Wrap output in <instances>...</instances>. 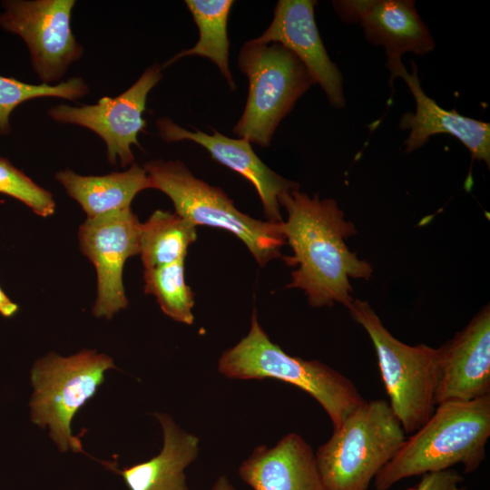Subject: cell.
I'll use <instances>...</instances> for the list:
<instances>
[{
    "label": "cell",
    "instance_id": "6da1fadb",
    "mask_svg": "<svg viewBox=\"0 0 490 490\" xmlns=\"http://www.w3.org/2000/svg\"><path fill=\"white\" fill-rule=\"evenodd\" d=\"M279 203L288 213L280 231L293 250L281 258L298 267L287 288L302 289L312 307H348L354 299L349 279H368L373 271L346 245L345 240L357 233L355 226L334 200H320L318 194L310 198L293 190L280 194Z\"/></svg>",
    "mask_w": 490,
    "mask_h": 490
},
{
    "label": "cell",
    "instance_id": "7a4b0ae2",
    "mask_svg": "<svg viewBox=\"0 0 490 490\" xmlns=\"http://www.w3.org/2000/svg\"><path fill=\"white\" fill-rule=\"evenodd\" d=\"M489 436L490 395L440 403L376 475L375 487L387 490L402 479L456 465H462L466 473H473L485 458Z\"/></svg>",
    "mask_w": 490,
    "mask_h": 490
},
{
    "label": "cell",
    "instance_id": "3957f363",
    "mask_svg": "<svg viewBox=\"0 0 490 490\" xmlns=\"http://www.w3.org/2000/svg\"><path fill=\"white\" fill-rule=\"evenodd\" d=\"M218 371L232 379L272 378L293 385L315 398L338 428L356 408L367 402L355 384L318 360L292 357L272 342L254 309L248 334L225 350Z\"/></svg>",
    "mask_w": 490,
    "mask_h": 490
},
{
    "label": "cell",
    "instance_id": "277c9868",
    "mask_svg": "<svg viewBox=\"0 0 490 490\" xmlns=\"http://www.w3.org/2000/svg\"><path fill=\"white\" fill-rule=\"evenodd\" d=\"M406 439L387 401H367L315 452L326 490H368Z\"/></svg>",
    "mask_w": 490,
    "mask_h": 490
},
{
    "label": "cell",
    "instance_id": "5b68a950",
    "mask_svg": "<svg viewBox=\"0 0 490 490\" xmlns=\"http://www.w3.org/2000/svg\"><path fill=\"white\" fill-rule=\"evenodd\" d=\"M151 188L166 194L175 213L199 225L231 232L249 249L258 264L264 267L281 258L286 240L280 222L262 221L240 211L219 187L197 178L181 161L153 160L144 163Z\"/></svg>",
    "mask_w": 490,
    "mask_h": 490
},
{
    "label": "cell",
    "instance_id": "8992f818",
    "mask_svg": "<svg viewBox=\"0 0 490 490\" xmlns=\"http://www.w3.org/2000/svg\"><path fill=\"white\" fill-rule=\"evenodd\" d=\"M347 308L374 345L394 415L406 434L416 432L436 407L440 348L401 342L387 329L367 301L353 299Z\"/></svg>",
    "mask_w": 490,
    "mask_h": 490
},
{
    "label": "cell",
    "instance_id": "52a82bcc",
    "mask_svg": "<svg viewBox=\"0 0 490 490\" xmlns=\"http://www.w3.org/2000/svg\"><path fill=\"white\" fill-rule=\"evenodd\" d=\"M237 64L248 77L249 93L233 132L269 147L279 122L315 82L301 61L279 43L246 42Z\"/></svg>",
    "mask_w": 490,
    "mask_h": 490
},
{
    "label": "cell",
    "instance_id": "ba28073f",
    "mask_svg": "<svg viewBox=\"0 0 490 490\" xmlns=\"http://www.w3.org/2000/svg\"><path fill=\"white\" fill-rule=\"evenodd\" d=\"M114 368L112 358L90 349L70 357L49 353L34 363L31 371L32 422L49 427L60 451L83 452L80 439L72 434V419L93 397L105 371Z\"/></svg>",
    "mask_w": 490,
    "mask_h": 490
},
{
    "label": "cell",
    "instance_id": "9c48e42d",
    "mask_svg": "<svg viewBox=\"0 0 490 490\" xmlns=\"http://www.w3.org/2000/svg\"><path fill=\"white\" fill-rule=\"evenodd\" d=\"M74 5V0L2 2L0 26L24 40L42 83L52 85L61 80L83 54L71 28Z\"/></svg>",
    "mask_w": 490,
    "mask_h": 490
},
{
    "label": "cell",
    "instance_id": "30bf717a",
    "mask_svg": "<svg viewBox=\"0 0 490 490\" xmlns=\"http://www.w3.org/2000/svg\"><path fill=\"white\" fill-rule=\"evenodd\" d=\"M162 66L155 63L139 79L116 97H102L92 105L59 104L48 110L55 122L76 124L97 134L105 143L112 165L122 167L134 162L132 145H139L138 134L146 128L142 117L151 90L162 80Z\"/></svg>",
    "mask_w": 490,
    "mask_h": 490
},
{
    "label": "cell",
    "instance_id": "8fae6325",
    "mask_svg": "<svg viewBox=\"0 0 490 490\" xmlns=\"http://www.w3.org/2000/svg\"><path fill=\"white\" fill-rule=\"evenodd\" d=\"M141 224L129 208L87 218L79 228L80 249L96 270L93 314L97 318L109 319L128 305L122 270L127 259L139 254Z\"/></svg>",
    "mask_w": 490,
    "mask_h": 490
},
{
    "label": "cell",
    "instance_id": "7c38bea8",
    "mask_svg": "<svg viewBox=\"0 0 490 490\" xmlns=\"http://www.w3.org/2000/svg\"><path fill=\"white\" fill-rule=\"evenodd\" d=\"M314 0H279L270 26L255 38L260 43H279L292 52L305 65L315 83L325 92L329 104L345 105L343 78L329 58L318 33Z\"/></svg>",
    "mask_w": 490,
    "mask_h": 490
},
{
    "label": "cell",
    "instance_id": "4fadbf2b",
    "mask_svg": "<svg viewBox=\"0 0 490 490\" xmlns=\"http://www.w3.org/2000/svg\"><path fill=\"white\" fill-rule=\"evenodd\" d=\"M339 17L358 23L366 39L385 48L387 63L405 53L424 55L435 48L429 29L411 0H339L332 2Z\"/></svg>",
    "mask_w": 490,
    "mask_h": 490
},
{
    "label": "cell",
    "instance_id": "5bb4252c",
    "mask_svg": "<svg viewBox=\"0 0 490 490\" xmlns=\"http://www.w3.org/2000/svg\"><path fill=\"white\" fill-rule=\"evenodd\" d=\"M440 348L436 405L490 395V309L485 306Z\"/></svg>",
    "mask_w": 490,
    "mask_h": 490
},
{
    "label": "cell",
    "instance_id": "9a60e30c",
    "mask_svg": "<svg viewBox=\"0 0 490 490\" xmlns=\"http://www.w3.org/2000/svg\"><path fill=\"white\" fill-rule=\"evenodd\" d=\"M156 125L164 142H193L202 146L216 162L250 181L259 194L268 220L282 221L279 196L299 190V184L270 169L255 153L249 141L227 137L215 129L211 134L198 129L189 131L167 117L159 118Z\"/></svg>",
    "mask_w": 490,
    "mask_h": 490
},
{
    "label": "cell",
    "instance_id": "2e32d148",
    "mask_svg": "<svg viewBox=\"0 0 490 490\" xmlns=\"http://www.w3.org/2000/svg\"><path fill=\"white\" fill-rule=\"evenodd\" d=\"M390 81L402 78L416 102V111L405 113L399 128L409 130L405 141L406 152H411L423 146L432 135L446 133L457 138L470 152L472 159L490 164V125L488 122L461 115L455 110H445L423 91L417 76L416 65L411 62L408 73L401 60L386 64Z\"/></svg>",
    "mask_w": 490,
    "mask_h": 490
},
{
    "label": "cell",
    "instance_id": "e0dca14e",
    "mask_svg": "<svg viewBox=\"0 0 490 490\" xmlns=\"http://www.w3.org/2000/svg\"><path fill=\"white\" fill-rule=\"evenodd\" d=\"M238 473L253 490H326L315 452L297 433L287 434L272 447H255Z\"/></svg>",
    "mask_w": 490,
    "mask_h": 490
},
{
    "label": "cell",
    "instance_id": "ac0fdd59",
    "mask_svg": "<svg viewBox=\"0 0 490 490\" xmlns=\"http://www.w3.org/2000/svg\"><path fill=\"white\" fill-rule=\"evenodd\" d=\"M154 416L163 433V446L157 456L121 470L115 463L103 464L120 475L130 490H189L184 471L198 456L199 438L181 428L169 415Z\"/></svg>",
    "mask_w": 490,
    "mask_h": 490
},
{
    "label": "cell",
    "instance_id": "d6986e66",
    "mask_svg": "<svg viewBox=\"0 0 490 490\" xmlns=\"http://www.w3.org/2000/svg\"><path fill=\"white\" fill-rule=\"evenodd\" d=\"M55 179L81 205L87 218L129 209L140 191L151 188L145 169L135 162L127 171L101 176H84L64 170L55 173Z\"/></svg>",
    "mask_w": 490,
    "mask_h": 490
},
{
    "label": "cell",
    "instance_id": "ffe728a7",
    "mask_svg": "<svg viewBox=\"0 0 490 490\" xmlns=\"http://www.w3.org/2000/svg\"><path fill=\"white\" fill-rule=\"evenodd\" d=\"M186 6L196 24L200 37L191 48L182 50L164 63L162 69L186 56L211 60L220 70L231 91L236 84L229 65L230 41L227 32L232 0H186Z\"/></svg>",
    "mask_w": 490,
    "mask_h": 490
},
{
    "label": "cell",
    "instance_id": "44dd1931",
    "mask_svg": "<svg viewBox=\"0 0 490 490\" xmlns=\"http://www.w3.org/2000/svg\"><path fill=\"white\" fill-rule=\"evenodd\" d=\"M196 226L177 213L156 210L141 224L140 250L144 269L185 260L196 240Z\"/></svg>",
    "mask_w": 490,
    "mask_h": 490
},
{
    "label": "cell",
    "instance_id": "7402d4cb",
    "mask_svg": "<svg viewBox=\"0 0 490 490\" xmlns=\"http://www.w3.org/2000/svg\"><path fill=\"white\" fill-rule=\"evenodd\" d=\"M143 279L144 292L155 297L165 315L177 322L193 323L194 294L185 282L184 260L144 269Z\"/></svg>",
    "mask_w": 490,
    "mask_h": 490
},
{
    "label": "cell",
    "instance_id": "603a6c76",
    "mask_svg": "<svg viewBox=\"0 0 490 490\" xmlns=\"http://www.w3.org/2000/svg\"><path fill=\"white\" fill-rule=\"evenodd\" d=\"M89 93L81 77H73L56 84H32L0 75V134L11 132L10 115L22 103L41 97H57L75 101Z\"/></svg>",
    "mask_w": 490,
    "mask_h": 490
},
{
    "label": "cell",
    "instance_id": "cb8c5ba5",
    "mask_svg": "<svg viewBox=\"0 0 490 490\" xmlns=\"http://www.w3.org/2000/svg\"><path fill=\"white\" fill-rule=\"evenodd\" d=\"M0 193L20 201L41 217L51 216L55 211V201L52 193L2 157H0Z\"/></svg>",
    "mask_w": 490,
    "mask_h": 490
},
{
    "label": "cell",
    "instance_id": "d4e9b609",
    "mask_svg": "<svg viewBox=\"0 0 490 490\" xmlns=\"http://www.w3.org/2000/svg\"><path fill=\"white\" fill-rule=\"evenodd\" d=\"M463 476L453 469L423 475L414 487L407 490H465Z\"/></svg>",
    "mask_w": 490,
    "mask_h": 490
},
{
    "label": "cell",
    "instance_id": "484cf974",
    "mask_svg": "<svg viewBox=\"0 0 490 490\" xmlns=\"http://www.w3.org/2000/svg\"><path fill=\"white\" fill-rule=\"evenodd\" d=\"M211 490H235L226 475H220L214 483Z\"/></svg>",
    "mask_w": 490,
    "mask_h": 490
}]
</instances>
